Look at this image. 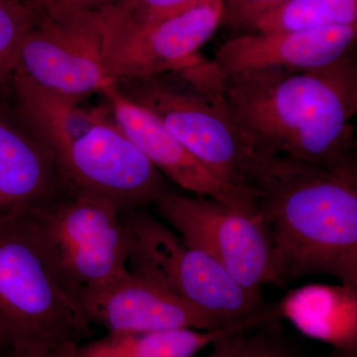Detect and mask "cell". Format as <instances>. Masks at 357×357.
Here are the masks:
<instances>
[{
    "mask_svg": "<svg viewBox=\"0 0 357 357\" xmlns=\"http://www.w3.org/2000/svg\"><path fill=\"white\" fill-rule=\"evenodd\" d=\"M243 178L271 241L273 283L328 275L357 290V165L326 168L248 144Z\"/></svg>",
    "mask_w": 357,
    "mask_h": 357,
    "instance_id": "1",
    "label": "cell"
},
{
    "mask_svg": "<svg viewBox=\"0 0 357 357\" xmlns=\"http://www.w3.org/2000/svg\"><path fill=\"white\" fill-rule=\"evenodd\" d=\"M222 74L223 98L248 144L326 168L356 165V49L317 69Z\"/></svg>",
    "mask_w": 357,
    "mask_h": 357,
    "instance_id": "2",
    "label": "cell"
},
{
    "mask_svg": "<svg viewBox=\"0 0 357 357\" xmlns=\"http://www.w3.org/2000/svg\"><path fill=\"white\" fill-rule=\"evenodd\" d=\"M222 76L213 60L199 56L181 69L116 84L218 177L248 194L243 178L248 142L223 98Z\"/></svg>",
    "mask_w": 357,
    "mask_h": 357,
    "instance_id": "3",
    "label": "cell"
},
{
    "mask_svg": "<svg viewBox=\"0 0 357 357\" xmlns=\"http://www.w3.org/2000/svg\"><path fill=\"white\" fill-rule=\"evenodd\" d=\"M20 213L59 285L82 311L128 273V231L121 211L105 199L75 192Z\"/></svg>",
    "mask_w": 357,
    "mask_h": 357,
    "instance_id": "4",
    "label": "cell"
},
{
    "mask_svg": "<svg viewBox=\"0 0 357 357\" xmlns=\"http://www.w3.org/2000/svg\"><path fill=\"white\" fill-rule=\"evenodd\" d=\"M91 326L47 266L20 213L0 215V351L60 354L84 342Z\"/></svg>",
    "mask_w": 357,
    "mask_h": 357,
    "instance_id": "5",
    "label": "cell"
},
{
    "mask_svg": "<svg viewBox=\"0 0 357 357\" xmlns=\"http://www.w3.org/2000/svg\"><path fill=\"white\" fill-rule=\"evenodd\" d=\"M121 218L130 238L129 271L229 325L266 310L260 295L239 285L211 256L185 244L144 208Z\"/></svg>",
    "mask_w": 357,
    "mask_h": 357,
    "instance_id": "6",
    "label": "cell"
},
{
    "mask_svg": "<svg viewBox=\"0 0 357 357\" xmlns=\"http://www.w3.org/2000/svg\"><path fill=\"white\" fill-rule=\"evenodd\" d=\"M152 206L185 244L211 256L249 292L260 295L273 283L271 241L257 213L171 190Z\"/></svg>",
    "mask_w": 357,
    "mask_h": 357,
    "instance_id": "7",
    "label": "cell"
},
{
    "mask_svg": "<svg viewBox=\"0 0 357 357\" xmlns=\"http://www.w3.org/2000/svg\"><path fill=\"white\" fill-rule=\"evenodd\" d=\"M57 160L73 191L105 199L121 213L145 208L169 191L165 177L112 114L70 143Z\"/></svg>",
    "mask_w": 357,
    "mask_h": 357,
    "instance_id": "8",
    "label": "cell"
},
{
    "mask_svg": "<svg viewBox=\"0 0 357 357\" xmlns=\"http://www.w3.org/2000/svg\"><path fill=\"white\" fill-rule=\"evenodd\" d=\"M34 8V22L21 46L15 73L79 100L116 83L107 72L98 33L82 14Z\"/></svg>",
    "mask_w": 357,
    "mask_h": 357,
    "instance_id": "9",
    "label": "cell"
},
{
    "mask_svg": "<svg viewBox=\"0 0 357 357\" xmlns=\"http://www.w3.org/2000/svg\"><path fill=\"white\" fill-rule=\"evenodd\" d=\"M222 0H206L103 49L109 76L119 82L158 76L192 64L222 23Z\"/></svg>",
    "mask_w": 357,
    "mask_h": 357,
    "instance_id": "10",
    "label": "cell"
},
{
    "mask_svg": "<svg viewBox=\"0 0 357 357\" xmlns=\"http://www.w3.org/2000/svg\"><path fill=\"white\" fill-rule=\"evenodd\" d=\"M100 93L117 126L164 177L197 196L256 213L246 192L218 177L153 114L128 100L116 83Z\"/></svg>",
    "mask_w": 357,
    "mask_h": 357,
    "instance_id": "11",
    "label": "cell"
},
{
    "mask_svg": "<svg viewBox=\"0 0 357 357\" xmlns=\"http://www.w3.org/2000/svg\"><path fill=\"white\" fill-rule=\"evenodd\" d=\"M83 312L91 326H102L109 333L215 330L234 325L213 318L129 270L93 296Z\"/></svg>",
    "mask_w": 357,
    "mask_h": 357,
    "instance_id": "12",
    "label": "cell"
},
{
    "mask_svg": "<svg viewBox=\"0 0 357 357\" xmlns=\"http://www.w3.org/2000/svg\"><path fill=\"white\" fill-rule=\"evenodd\" d=\"M75 192L50 148L15 110L0 109V215L45 208Z\"/></svg>",
    "mask_w": 357,
    "mask_h": 357,
    "instance_id": "13",
    "label": "cell"
},
{
    "mask_svg": "<svg viewBox=\"0 0 357 357\" xmlns=\"http://www.w3.org/2000/svg\"><path fill=\"white\" fill-rule=\"evenodd\" d=\"M356 40L357 25L314 31L243 33L223 43L213 62L222 73L317 69L356 49Z\"/></svg>",
    "mask_w": 357,
    "mask_h": 357,
    "instance_id": "14",
    "label": "cell"
},
{
    "mask_svg": "<svg viewBox=\"0 0 357 357\" xmlns=\"http://www.w3.org/2000/svg\"><path fill=\"white\" fill-rule=\"evenodd\" d=\"M270 310L234 325L215 330H178L160 332L109 333L95 340L70 345L61 357H194L220 337L257 328L273 319Z\"/></svg>",
    "mask_w": 357,
    "mask_h": 357,
    "instance_id": "15",
    "label": "cell"
},
{
    "mask_svg": "<svg viewBox=\"0 0 357 357\" xmlns=\"http://www.w3.org/2000/svg\"><path fill=\"white\" fill-rule=\"evenodd\" d=\"M10 84L16 114L50 148L56 158L70 143L110 114L107 105L82 107L81 100L43 88L18 73H14Z\"/></svg>",
    "mask_w": 357,
    "mask_h": 357,
    "instance_id": "16",
    "label": "cell"
},
{
    "mask_svg": "<svg viewBox=\"0 0 357 357\" xmlns=\"http://www.w3.org/2000/svg\"><path fill=\"white\" fill-rule=\"evenodd\" d=\"M296 328L335 349L357 347V290L311 285L291 293L280 307Z\"/></svg>",
    "mask_w": 357,
    "mask_h": 357,
    "instance_id": "17",
    "label": "cell"
},
{
    "mask_svg": "<svg viewBox=\"0 0 357 357\" xmlns=\"http://www.w3.org/2000/svg\"><path fill=\"white\" fill-rule=\"evenodd\" d=\"M206 0H117L83 15L98 33L102 50L148 26L173 17Z\"/></svg>",
    "mask_w": 357,
    "mask_h": 357,
    "instance_id": "18",
    "label": "cell"
},
{
    "mask_svg": "<svg viewBox=\"0 0 357 357\" xmlns=\"http://www.w3.org/2000/svg\"><path fill=\"white\" fill-rule=\"evenodd\" d=\"M354 25L357 0H287L263 14L248 32L314 31Z\"/></svg>",
    "mask_w": 357,
    "mask_h": 357,
    "instance_id": "19",
    "label": "cell"
},
{
    "mask_svg": "<svg viewBox=\"0 0 357 357\" xmlns=\"http://www.w3.org/2000/svg\"><path fill=\"white\" fill-rule=\"evenodd\" d=\"M35 8L28 0H0V89L10 83L21 46L34 22Z\"/></svg>",
    "mask_w": 357,
    "mask_h": 357,
    "instance_id": "20",
    "label": "cell"
},
{
    "mask_svg": "<svg viewBox=\"0 0 357 357\" xmlns=\"http://www.w3.org/2000/svg\"><path fill=\"white\" fill-rule=\"evenodd\" d=\"M257 328L220 337L211 345L210 354L204 357H300L276 333L264 330L255 332Z\"/></svg>",
    "mask_w": 357,
    "mask_h": 357,
    "instance_id": "21",
    "label": "cell"
},
{
    "mask_svg": "<svg viewBox=\"0 0 357 357\" xmlns=\"http://www.w3.org/2000/svg\"><path fill=\"white\" fill-rule=\"evenodd\" d=\"M287 0H222V23L234 29L248 32L263 14L281 6Z\"/></svg>",
    "mask_w": 357,
    "mask_h": 357,
    "instance_id": "22",
    "label": "cell"
},
{
    "mask_svg": "<svg viewBox=\"0 0 357 357\" xmlns=\"http://www.w3.org/2000/svg\"><path fill=\"white\" fill-rule=\"evenodd\" d=\"M117 0H32L33 6L50 14H65L96 10Z\"/></svg>",
    "mask_w": 357,
    "mask_h": 357,
    "instance_id": "23",
    "label": "cell"
},
{
    "mask_svg": "<svg viewBox=\"0 0 357 357\" xmlns=\"http://www.w3.org/2000/svg\"><path fill=\"white\" fill-rule=\"evenodd\" d=\"M0 357H61L57 352L38 349H10L0 351Z\"/></svg>",
    "mask_w": 357,
    "mask_h": 357,
    "instance_id": "24",
    "label": "cell"
},
{
    "mask_svg": "<svg viewBox=\"0 0 357 357\" xmlns=\"http://www.w3.org/2000/svg\"><path fill=\"white\" fill-rule=\"evenodd\" d=\"M333 357H357V347L349 349H335Z\"/></svg>",
    "mask_w": 357,
    "mask_h": 357,
    "instance_id": "25",
    "label": "cell"
},
{
    "mask_svg": "<svg viewBox=\"0 0 357 357\" xmlns=\"http://www.w3.org/2000/svg\"></svg>",
    "mask_w": 357,
    "mask_h": 357,
    "instance_id": "26",
    "label": "cell"
}]
</instances>
